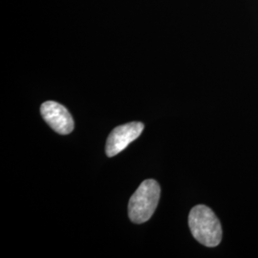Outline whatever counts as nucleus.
Instances as JSON below:
<instances>
[{
	"label": "nucleus",
	"mask_w": 258,
	"mask_h": 258,
	"mask_svg": "<svg viewBox=\"0 0 258 258\" xmlns=\"http://www.w3.org/2000/svg\"><path fill=\"white\" fill-rule=\"evenodd\" d=\"M188 226L194 238L206 247L220 244L222 227L215 213L204 205L195 206L189 212Z\"/></svg>",
	"instance_id": "nucleus-1"
},
{
	"label": "nucleus",
	"mask_w": 258,
	"mask_h": 258,
	"mask_svg": "<svg viewBox=\"0 0 258 258\" xmlns=\"http://www.w3.org/2000/svg\"><path fill=\"white\" fill-rule=\"evenodd\" d=\"M161 194L160 185L155 180L148 179L140 184L128 203L130 220L135 224L148 221L155 212Z\"/></svg>",
	"instance_id": "nucleus-2"
},
{
	"label": "nucleus",
	"mask_w": 258,
	"mask_h": 258,
	"mask_svg": "<svg viewBox=\"0 0 258 258\" xmlns=\"http://www.w3.org/2000/svg\"><path fill=\"white\" fill-rule=\"evenodd\" d=\"M144 123L133 121L120 125L111 131L106 146L105 153L108 157H114L127 148L130 143L138 138L144 130Z\"/></svg>",
	"instance_id": "nucleus-3"
},
{
	"label": "nucleus",
	"mask_w": 258,
	"mask_h": 258,
	"mask_svg": "<svg viewBox=\"0 0 258 258\" xmlns=\"http://www.w3.org/2000/svg\"><path fill=\"white\" fill-rule=\"evenodd\" d=\"M42 118L56 133L67 135L74 129V120L70 112L58 102L48 101L40 107Z\"/></svg>",
	"instance_id": "nucleus-4"
}]
</instances>
